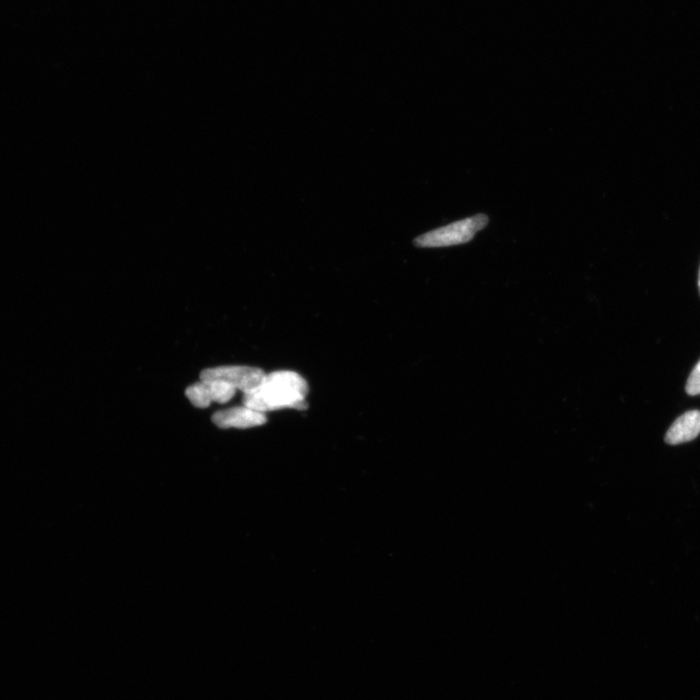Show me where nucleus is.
<instances>
[{
    "label": "nucleus",
    "mask_w": 700,
    "mask_h": 700,
    "mask_svg": "<svg viewBox=\"0 0 700 700\" xmlns=\"http://www.w3.org/2000/svg\"><path fill=\"white\" fill-rule=\"evenodd\" d=\"M309 386L306 380L292 370H278L266 375L254 390L243 394V404L260 413L282 409H306Z\"/></svg>",
    "instance_id": "1"
},
{
    "label": "nucleus",
    "mask_w": 700,
    "mask_h": 700,
    "mask_svg": "<svg viewBox=\"0 0 700 700\" xmlns=\"http://www.w3.org/2000/svg\"><path fill=\"white\" fill-rule=\"evenodd\" d=\"M489 222L487 214L478 213L462 221L423 233L415 239L414 243L419 249H440L470 242L477 233L484 230Z\"/></svg>",
    "instance_id": "2"
},
{
    "label": "nucleus",
    "mask_w": 700,
    "mask_h": 700,
    "mask_svg": "<svg viewBox=\"0 0 700 700\" xmlns=\"http://www.w3.org/2000/svg\"><path fill=\"white\" fill-rule=\"evenodd\" d=\"M263 370L249 366H226L202 370L201 380L222 381L236 390L249 393L257 389L264 380Z\"/></svg>",
    "instance_id": "3"
},
{
    "label": "nucleus",
    "mask_w": 700,
    "mask_h": 700,
    "mask_svg": "<svg viewBox=\"0 0 700 700\" xmlns=\"http://www.w3.org/2000/svg\"><path fill=\"white\" fill-rule=\"evenodd\" d=\"M237 390L229 384L218 380H201L186 390L189 401L195 407L205 409L212 403L226 404L236 395Z\"/></svg>",
    "instance_id": "4"
},
{
    "label": "nucleus",
    "mask_w": 700,
    "mask_h": 700,
    "mask_svg": "<svg viewBox=\"0 0 700 700\" xmlns=\"http://www.w3.org/2000/svg\"><path fill=\"white\" fill-rule=\"evenodd\" d=\"M212 421L221 429H245L264 425L267 417L258 410L243 406L217 411Z\"/></svg>",
    "instance_id": "5"
},
{
    "label": "nucleus",
    "mask_w": 700,
    "mask_h": 700,
    "mask_svg": "<svg viewBox=\"0 0 700 700\" xmlns=\"http://www.w3.org/2000/svg\"><path fill=\"white\" fill-rule=\"evenodd\" d=\"M700 434V411L690 410L678 418L665 435L669 445L688 443Z\"/></svg>",
    "instance_id": "6"
},
{
    "label": "nucleus",
    "mask_w": 700,
    "mask_h": 700,
    "mask_svg": "<svg viewBox=\"0 0 700 700\" xmlns=\"http://www.w3.org/2000/svg\"><path fill=\"white\" fill-rule=\"evenodd\" d=\"M685 391L691 396L700 395V360L693 370Z\"/></svg>",
    "instance_id": "7"
},
{
    "label": "nucleus",
    "mask_w": 700,
    "mask_h": 700,
    "mask_svg": "<svg viewBox=\"0 0 700 700\" xmlns=\"http://www.w3.org/2000/svg\"><path fill=\"white\" fill-rule=\"evenodd\" d=\"M698 290L700 293V269H699V276H698Z\"/></svg>",
    "instance_id": "8"
}]
</instances>
